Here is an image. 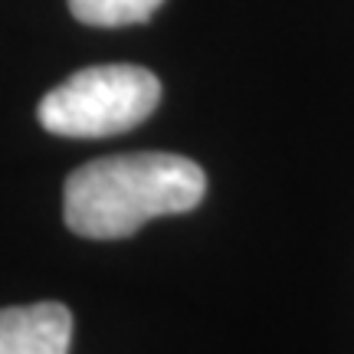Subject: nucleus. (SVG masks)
<instances>
[{"instance_id": "nucleus-2", "label": "nucleus", "mask_w": 354, "mask_h": 354, "mask_svg": "<svg viewBox=\"0 0 354 354\" xmlns=\"http://www.w3.org/2000/svg\"><path fill=\"white\" fill-rule=\"evenodd\" d=\"M161 102V82L141 66H88L46 92L39 125L63 138H109L141 125Z\"/></svg>"}, {"instance_id": "nucleus-3", "label": "nucleus", "mask_w": 354, "mask_h": 354, "mask_svg": "<svg viewBox=\"0 0 354 354\" xmlns=\"http://www.w3.org/2000/svg\"><path fill=\"white\" fill-rule=\"evenodd\" d=\"M73 315L59 302L0 308V354H69Z\"/></svg>"}, {"instance_id": "nucleus-1", "label": "nucleus", "mask_w": 354, "mask_h": 354, "mask_svg": "<svg viewBox=\"0 0 354 354\" xmlns=\"http://www.w3.org/2000/svg\"><path fill=\"white\" fill-rule=\"evenodd\" d=\"M207 194L197 161L171 151H135L76 167L63 190L66 227L86 240H122L148 220L187 214Z\"/></svg>"}, {"instance_id": "nucleus-4", "label": "nucleus", "mask_w": 354, "mask_h": 354, "mask_svg": "<svg viewBox=\"0 0 354 354\" xmlns=\"http://www.w3.org/2000/svg\"><path fill=\"white\" fill-rule=\"evenodd\" d=\"M165 0H69L76 20L88 26H128L145 24Z\"/></svg>"}]
</instances>
